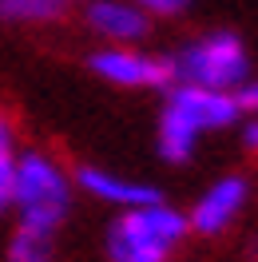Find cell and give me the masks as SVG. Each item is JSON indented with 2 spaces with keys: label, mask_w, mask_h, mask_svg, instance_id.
Listing matches in <instances>:
<instances>
[{
  "label": "cell",
  "mask_w": 258,
  "mask_h": 262,
  "mask_svg": "<svg viewBox=\"0 0 258 262\" xmlns=\"http://www.w3.org/2000/svg\"><path fill=\"white\" fill-rule=\"evenodd\" d=\"M76 171H68L52 151L44 147H24L16 163L12 191L4 195V207L16 214L20 227H40L56 230L68 223L72 203H76Z\"/></svg>",
  "instance_id": "7a4b0ae2"
},
{
  "label": "cell",
  "mask_w": 258,
  "mask_h": 262,
  "mask_svg": "<svg viewBox=\"0 0 258 262\" xmlns=\"http://www.w3.org/2000/svg\"><path fill=\"white\" fill-rule=\"evenodd\" d=\"M250 203V183L246 175H219L214 183L203 187V195L191 203V234H203V238H219L239 223V214L246 211Z\"/></svg>",
  "instance_id": "8992f818"
},
{
  "label": "cell",
  "mask_w": 258,
  "mask_h": 262,
  "mask_svg": "<svg viewBox=\"0 0 258 262\" xmlns=\"http://www.w3.org/2000/svg\"><path fill=\"white\" fill-rule=\"evenodd\" d=\"M83 24L99 44H143L151 32V16L135 0H88Z\"/></svg>",
  "instance_id": "ba28073f"
},
{
  "label": "cell",
  "mask_w": 258,
  "mask_h": 262,
  "mask_svg": "<svg viewBox=\"0 0 258 262\" xmlns=\"http://www.w3.org/2000/svg\"><path fill=\"white\" fill-rule=\"evenodd\" d=\"M246 119V107L234 92H210V88H195V83H171L163 92L159 103V123H155V147L159 159L167 163H191L199 143L207 135H223V131H239Z\"/></svg>",
  "instance_id": "6da1fadb"
},
{
  "label": "cell",
  "mask_w": 258,
  "mask_h": 262,
  "mask_svg": "<svg viewBox=\"0 0 258 262\" xmlns=\"http://www.w3.org/2000/svg\"><path fill=\"white\" fill-rule=\"evenodd\" d=\"M76 187H80L88 199H96L103 207L119 211H135V207H147V203H159V191L143 179H131L123 171H112V167L99 163H83L76 167Z\"/></svg>",
  "instance_id": "52a82bcc"
},
{
  "label": "cell",
  "mask_w": 258,
  "mask_h": 262,
  "mask_svg": "<svg viewBox=\"0 0 258 262\" xmlns=\"http://www.w3.org/2000/svg\"><path fill=\"white\" fill-rule=\"evenodd\" d=\"M187 234H191L187 211L159 199L115 214L103 230V254L107 262H175Z\"/></svg>",
  "instance_id": "3957f363"
},
{
  "label": "cell",
  "mask_w": 258,
  "mask_h": 262,
  "mask_svg": "<svg viewBox=\"0 0 258 262\" xmlns=\"http://www.w3.org/2000/svg\"><path fill=\"white\" fill-rule=\"evenodd\" d=\"M239 99H242V107H246V115H258V72L250 76V83L239 92Z\"/></svg>",
  "instance_id": "7c38bea8"
},
{
  "label": "cell",
  "mask_w": 258,
  "mask_h": 262,
  "mask_svg": "<svg viewBox=\"0 0 258 262\" xmlns=\"http://www.w3.org/2000/svg\"><path fill=\"white\" fill-rule=\"evenodd\" d=\"M92 76L123 92H167L175 83V60L143 44H99L88 56Z\"/></svg>",
  "instance_id": "5b68a950"
},
{
  "label": "cell",
  "mask_w": 258,
  "mask_h": 262,
  "mask_svg": "<svg viewBox=\"0 0 258 262\" xmlns=\"http://www.w3.org/2000/svg\"><path fill=\"white\" fill-rule=\"evenodd\" d=\"M56 4H60V8H64V12H72V8H76V4H88V0H56Z\"/></svg>",
  "instance_id": "4fadbf2b"
},
{
  "label": "cell",
  "mask_w": 258,
  "mask_h": 262,
  "mask_svg": "<svg viewBox=\"0 0 258 262\" xmlns=\"http://www.w3.org/2000/svg\"><path fill=\"white\" fill-rule=\"evenodd\" d=\"M175 60V80L195 83V88H210V92H234L250 83V52L230 28H210V32L187 40L183 48L171 56Z\"/></svg>",
  "instance_id": "277c9868"
},
{
  "label": "cell",
  "mask_w": 258,
  "mask_h": 262,
  "mask_svg": "<svg viewBox=\"0 0 258 262\" xmlns=\"http://www.w3.org/2000/svg\"><path fill=\"white\" fill-rule=\"evenodd\" d=\"M239 147L246 155H258V115H246L239 123Z\"/></svg>",
  "instance_id": "8fae6325"
},
{
  "label": "cell",
  "mask_w": 258,
  "mask_h": 262,
  "mask_svg": "<svg viewBox=\"0 0 258 262\" xmlns=\"http://www.w3.org/2000/svg\"><path fill=\"white\" fill-rule=\"evenodd\" d=\"M151 20H171V16H183L187 12V0H135Z\"/></svg>",
  "instance_id": "30bf717a"
},
{
  "label": "cell",
  "mask_w": 258,
  "mask_h": 262,
  "mask_svg": "<svg viewBox=\"0 0 258 262\" xmlns=\"http://www.w3.org/2000/svg\"><path fill=\"white\" fill-rule=\"evenodd\" d=\"M4 262H56V234L40 227H12Z\"/></svg>",
  "instance_id": "9c48e42d"
}]
</instances>
